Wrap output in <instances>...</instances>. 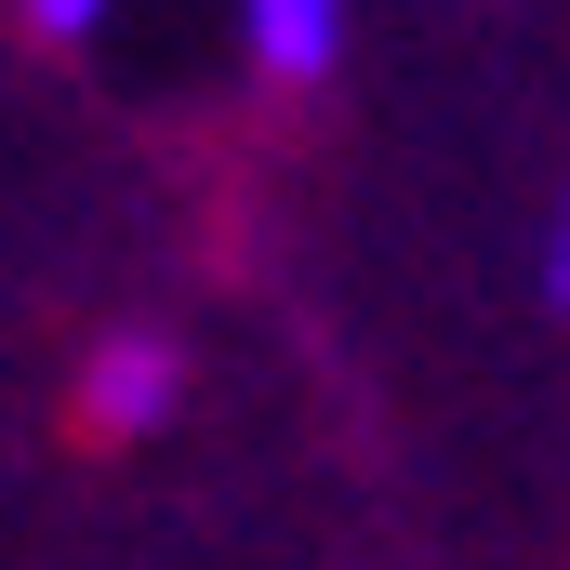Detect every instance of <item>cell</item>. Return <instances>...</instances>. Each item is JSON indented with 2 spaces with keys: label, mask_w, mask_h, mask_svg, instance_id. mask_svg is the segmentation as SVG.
Returning a JSON list of instances; mask_svg holds the SVG:
<instances>
[{
  "label": "cell",
  "mask_w": 570,
  "mask_h": 570,
  "mask_svg": "<svg viewBox=\"0 0 570 570\" xmlns=\"http://www.w3.org/2000/svg\"><path fill=\"white\" fill-rule=\"evenodd\" d=\"M0 13H13V27H27L40 53H94V40H107V27H120L134 0H0Z\"/></svg>",
  "instance_id": "obj_3"
},
{
  "label": "cell",
  "mask_w": 570,
  "mask_h": 570,
  "mask_svg": "<svg viewBox=\"0 0 570 570\" xmlns=\"http://www.w3.org/2000/svg\"><path fill=\"white\" fill-rule=\"evenodd\" d=\"M226 40L266 94H332L358 53V0H226Z\"/></svg>",
  "instance_id": "obj_2"
},
{
  "label": "cell",
  "mask_w": 570,
  "mask_h": 570,
  "mask_svg": "<svg viewBox=\"0 0 570 570\" xmlns=\"http://www.w3.org/2000/svg\"><path fill=\"white\" fill-rule=\"evenodd\" d=\"M199 399V345L173 318H107L80 345V425L94 438H173Z\"/></svg>",
  "instance_id": "obj_1"
},
{
  "label": "cell",
  "mask_w": 570,
  "mask_h": 570,
  "mask_svg": "<svg viewBox=\"0 0 570 570\" xmlns=\"http://www.w3.org/2000/svg\"><path fill=\"white\" fill-rule=\"evenodd\" d=\"M531 279H544V305L570 318V186H558V213H544V253H531Z\"/></svg>",
  "instance_id": "obj_4"
}]
</instances>
